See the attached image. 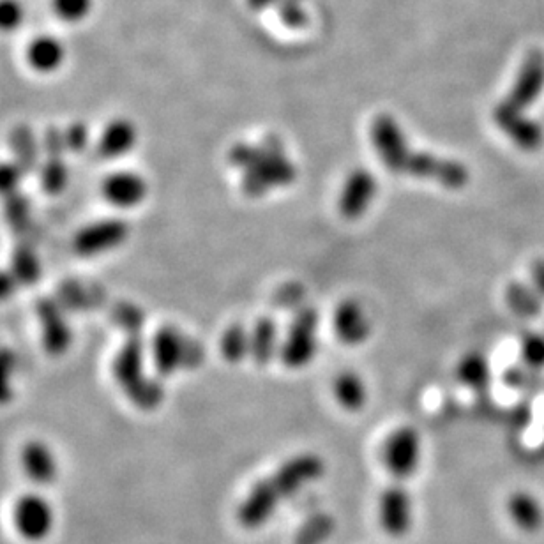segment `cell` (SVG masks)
<instances>
[{"label":"cell","mask_w":544,"mask_h":544,"mask_svg":"<svg viewBox=\"0 0 544 544\" xmlns=\"http://www.w3.org/2000/svg\"><path fill=\"white\" fill-rule=\"evenodd\" d=\"M228 161L241 168L242 191L251 198L264 197L272 189L285 188L297 179V168L285 156L278 136H269L258 145H235Z\"/></svg>","instance_id":"obj_1"},{"label":"cell","mask_w":544,"mask_h":544,"mask_svg":"<svg viewBox=\"0 0 544 544\" xmlns=\"http://www.w3.org/2000/svg\"><path fill=\"white\" fill-rule=\"evenodd\" d=\"M114 377L136 407L152 410L163 400V389L144 377V347L131 341L115 357Z\"/></svg>","instance_id":"obj_2"},{"label":"cell","mask_w":544,"mask_h":544,"mask_svg":"<svg viewBox=\"0 0 544 544\" xmlns=\"http://www.w3.org/2000/svg\"><path fill=\"white\" fill-rule=\"evenodd\" d=\"M11 522L18 537L29 544L45 543L57 525L52 502L41 492H25L16 497L11 507Z\"/></svg>","instance_id":"obj_3"},{"label":"cell","mask_w":544,"mask_h":544,"mask_svg":"<svg viewBox=\"0 0 544 544\" xmlns=\"http://www.w3.org/2000/svg\"><path fill=\"white\" fill-rule=\"evenodd\" d=\"M396 175H410L421 181H433L447 189H461L467 186L470 175L467 167L449 158H439L428 152H412L405 147L400 163L396 167Z\"/></svg>","instance_id":"obj_4"},{"label":"cell","mask_w":544,"mask_h":544,"mask_svg":"<svg viewBox=\"0 0 544 544\" xmlns=\"http://www.w3.org/2000/svg\"><path fill=\"white\" fill-rule=\"evenodd\" d=\"M204 352L174 327L159 329L152 340V363L161 377H172L182 368L202 363Z\"/></svg>","instance_id":"obj_5"},{"label":"cell","mask_w":544,"mask_h":544,"mask_svg":"<svg viewBox=\"0 0 544 544\" xmlns=\"http://www.w3.org/2000/svg\"><path fill=\"white\" fill-rule=\"evenodd\" d=\"M131 230L122 218L92 221L76 232L73 250L82 258H96L114 253L128 242Z\"/></svg>","instance_id":"obj_6"},{"label":"cell","mask_w":544,"mask_h":544,"mask_svg":"<svg viewBox=\"0 0 544 544\" xmlns=\"http://www.w3.org/2000/svg\"><path fill=\"white\" fill-rule=\"evenodd\" d=\"M318 313L313 308L297 311L294 322L288 329L287 340L281 345V361L285 366L297 370L313 361L317 354Z\"/></svg>","instance_id":"obj_7"},{"label":"cell","mask_w":544,"mask_h":544,"mask_svg":"<svg viewBox=\"0 0 544 544\" xmlns=\"http://www.w3.org/2000/svg\"><path fill=\"white\" fill-rule=\"evenodd\" d=\"M101 197L115 211H135L149 197V182L144 175L129 168H119L106 175L99 186Z\"/></svg>","instance_id":"obj_8"},{"label":"cell","mask_w":544,"mask_h":544,"mask_svg":"<svg viewBox=\"0 0 544 544\" xmlns=\"http://www.w3.org/2000/svg\"><path fill=\"white\" fill-rule=\"evenodd\" d=\"M423 456V444L421 437L414 428L403 426L393 431L384 444L382 460L391 476L405 481L414 476Z\"/></svg>","instance_id":"obj_9"},{"label":"cell","mask_w":544,"mask_h":544,"mask_svg":"<svg viewBox=\"0 0 544 544\" xmlns=\"http://www.w3.org/2000/svg\"><path fill=\"white\" fill-rule=\"evenodd\" d=\"M20 467L23 476L38 488L53 486L61 476L59 456L43 439H31L23 444L20 449Z\"/></svg>","instance_id":"obj_10"},{"label":"cell","mask_w":544,"mask_h":544,"mask_svg":"<svg viewBox=\"0 0 544 544\" xmlns=\"http://www.w3.org/2000/svg\"><path fill=\"white\" fill-rule=\"evenodd\" d=\"M325 474V463L317 454H299L271 476L274 488L278 490L281 499H290L295 493L301 492L308 484L315 483Z\"/></svg>","instance_id":"obj_11"},{"label":"cell","mask_w":544,"mask_h":544,"mask_svg":"<svg viewBox=\"0 0 544 544\" xmlns=\"http://www.w3.org/2000/svg\"><path fill=\"white\" fill-rule=\"evenodd\" d=\"M378 520L391 537L407 536L414 523V506L410 493L401 486H389L378 500Z\"/></svg>","instance_id":"obj_12"},{"label":"cell","mask_w":544,"mask_h":544,"mask_svg":"<svg viewBox=\"0 0 544 544\" xmlns=\"http://www.w3.org/2000/svg\"><path fill=\"white\" fill-rule=\"evenodd\" d=\"M281 502L283 499L274 488L271 477H265L258 481L246 495V499L242 500L241 506L237 509V520L244 529H262L265 523L271 520L272 514L276 513Z\"/></svg>","instance_id":"obj_13"},{"label":"cell","mask_w":544,"mask_h":544,"mask_svg":"<svg viewBox=\"0 0 544 544\" xmlns=\"http://www.w3.org/2000/svg\"><path fill=\"white\" fill-rule=\"evenodd\" d=\"M378 182L366 168H356L341 188L338 209L345 220H359L377 197Z\"/></svg>","instance_id":"obj_14"},{"label":"cell","mask_w":544,"mask_h":544,"mask_svg":"<svg viewBox=\"0 0 544 544\" xmlns=\"http://www.w3.org/2000/svg\"><path fill=\"white\" fill-rule=\"evenodd\" d=\"M138 128L126 117H117L106 124L98 138V152L101 158L117 161L135 151L138 145Z\"/></svg>","instance_id":"obj_15"},{"label":"cell","mask_w":544,"mask_h":544,"mask_svg":"<svg viewBox=\"0 0 544 544\" xmlns=\"http://www.w3.org/2000/svg\"><path fill=\"white\" fill-rule=\"evenodd\" d=\"M334 329H336L338 338L345 345L356 347L370 338V318L366 315L361 304L348 299L345 303H341L336 310Z\"/></svg>","instance_id":"obj_16"},{"label":"cell","mask_w":544,"mask_h":544,"mask_svg":"<svg viewBox=\"0 0 544 544\" xmlns=\"http://www.w3.org/2000/svg\"><path fill=\"white\" fill-rule=\"evenodd\" d=\"M25 59L32 71H36L39 75H52L64 66L66 46L55 36L41 34L38 38L32 39L27 46Z\"/></svg>","instance_id":"obj_17"},{"label":"cell","mask_w":544,"mask_h":544,"mask_svg":"<svg viewBox=\"0 0 544 544\" xmlns=\"http://www.w3.org/2000/svg\"><path fill=\"white\" fill-rule=\"evenodd\" d=\"M507 514L511 522L527 534H536L537 530L543 529L544 507L532 493H511L507 500Z\"/></svg>","instance_id":"obj_18"},{"label":"cell","mask_w":544,"mask_h":544,"mask_svg":"<svg viewBox=\"0 0 544 544\" xmlns=\"http://www.w3.org/2000/svg\"><path fill=\"white\" fill-rule=\"evenodd\" d=\"M495 119L499 122L500 128L513 138V142H516L525 151L536 149L541 142V133H539L536 124L523 121L522 117H518V110L509 103L500 106L495 114Z\"/></svg>","instance_id":"obj_19"},{"label":"cell","mask_w":544,"mask_h":544,"mask_svg":"<svg viewBox=\"0 0 544 544\" xmlns=\"http://www.w3.org/2000/svg\"><path fill=\"white\" fill-rule=\"evenodd\" d=\"M278 352V329L271 318H260L251 329V357L255 363L265 366Z\"/></svg>","instance_id":"obj_20"},{"label":"cell","mask_w":544,"mask_h":544,"mask_svg":"<svg viewBox=\"0 0 544 544\" xmlns=\"http://www.w3.org/2000/svg\"><path fill=\"white\" fill-rule=\"evenodd\" d=\"M334 396L341 407L350 412H356L366 405L368 391L364 386L363 378L354 371H345L334 382Z\"/></svg>","instance_id":"obj_21"},{"label":"cell","mask_w":544,"mask_h":544,"mask_svg":"<svg viewBox=\"0 0 544 544\" xmlns=\"http://www.w3.org/2000/svg\"><path fill=\"white\" fill-rule=\"evenodd\" d=\"M221 354L228 363H241L246 356H251V333L241 324L228 327L221 338Z\"/></svg>","instance_id":"obj_22"},{"label":"cell","mask_w":544,"mask_h":544,"mask_svg":"<svg viewBox=\"0 0 544 544\" xmlns=\"http://www.w3.org/2000/svg\"><path fill=\"white\" fill-rule=\"evenodd\" d=\"M43 341L45 347L53 356L64 354L71 345V331L64 318L57 313L43 315Z\"/></svg>","instance_id":"obj_23"},{"label":"cell","mask_w":544,"mask_h":544,"mask_svg":"<svg viewBox=\"0 0 544 544\" xmlns=\"http://www.w3.org/2000/svg\"><path fill=\"white\" fill-rule=\"evenodd\" d=\"M334 529H336V522L331 514H313L301 525V529L295 536V544H324L329 537L333 536Z\"/></svg>","instance_id":"obj_24"},{"label":"cell","mask_w":544,"mask_h":544,"mask_svg":"<svg viewBox=\"0 0 544 544\" xmlns=\"http://www.w3.org/2000/svg\"><path fill=\"white\" fill-rule=\"evenodd\" d=\"M18 356L11 348H0V408L9 407L16 396Z\"/></svg>","instance_id":"obj_25"},{"label":"cell","mask_w":544,"mask_h":544,"mask_svg":"<svg viewBox=\"0 0 544 544\" xmlns=\"http://www.w3.org/2000/svg\"><path fill=\"white\" fill-rule=\"evenodd\" d=\"M456 375L460 378L461 384L472 389H481L486 387L490 380V368L481 354H469L461 359Z\"/></svg>","instance_id":"obj_26"},{"label":"cell","mask_w":544,"mask_h":544,"mask_svg":"<svg viewBox=\"0 0 544 544\" xmlns=\"http://www.w3.org/2000/svg\"><path fill=\"white\" fill-rule=\"evenodd\" d=\"M94 0H52L53 13L61 22H84L91 15Z\"/></svg>","instance_id":"obj_27"},{"label":"cell","mask_w":544,"mask_h":544,"mask_svg":"<svg viewBox=\"0 0 544 544\" xmlns=\"http://www.w3.org/2000/svg\"><path fill=\"white\" fill-rule=\"evenodd\" d=\"M27 11L22 0H0V32L13 34L22 29Z\"/></svg>","instance_id":"obj_28"},{"label":"cell","mask_w":544,"mask_h":544,"mask_svg":"<svg viewBox=\"0 0 544 544\" xmlns=\"http://www.w3.org/2000/svg\"><path fill=\"white\" fill-rule=\"evenodd\" d=\"M68 179V170L64 167V163L57 161L53 165H48L43 172V189L46 193H59L66 186Z\"/></svg>","instance_id":"obj_29"},{"label":"cell","mask_w":544,"mask_h":544,"mask_svg":"<svg viewBox=\"0 0 544 544\" xmlns=\"http://www.w3.org/2000/svg\"><path fill=\"white\" fill-rule=\"evenodd\" d=\"M16 276V280L20 281H32L36 280L39 276V265L36 257L32 255H22V258L18 260L15 258V267L11 269Z\"/></svg>","instance_id":"obj_30"},{"label":"cell","mask_w":544,"mask_h":544,"mask_svg":"<svg viewBox=\"0 0 544 544\" xmlns=\"http://www.w3.org/2000/svg\"><path fill=\"white\" fill-rule=\"evenodd\" d=\"M22 181V170H18L11 163H2L0 165V193L8 195L13 189H16L18 182Z\"/></svg>","instance_id":"obj_31"},{"label":"cell","mask_w":544,"mask_h":544,"mask_svg":"<svg viewBox=\"0 0 544 544\" xmlns=\"http://www.w3.org/2000/svg\"><path fill=\"white\" fill-rule=\"evenodd\" d=\"M523 359L532 366H544V340L530 338L523 343Z\"/></svg>","instance_id":"obj_32"},{"label":"cell","mask_w":544,"mask_h":544,"mask_svg":"<svg viewBox=\"0 0 544 544\" xmlns=\"http://www.w3.org/2000/svg\"><path fill=\"white\" fill-rule=\"evenodd\" d=\"M301 299H303V290L299 285H287V287L281 288L276 295V303L283 308H294L301 303Z\"/></svg>","instance_id":"obj_33"},{"label":"cell","mask_w":544,"mask_h":544,"mask_svg":"<svg viewBox=\"0 0 544 544\" xmlns=\"http://www.w3.org/2000/svg\"><path fill=\"white\" fill-rule=\"evenodd\" d=\"M20 281L16 280L13 271H0V303L8 301L11 295L15 294Z\"/></svg>","instance_id":"obj_34"},{"label":"cell","mask_w":544,"mask_h":544,"mask_svg":"<svg viewBox=\"0 0 544 544\" xmlns=\"http://www.w3.org/2000/svg\"><path fill=\"white\" fill-rule=\"evenodd\" d=\"M66 138L73 149H80V147H84L85 140H87V129L84 128V124H75L68 129Z\"/></svg>","instance_id":"obj_35"}]
</instances>
